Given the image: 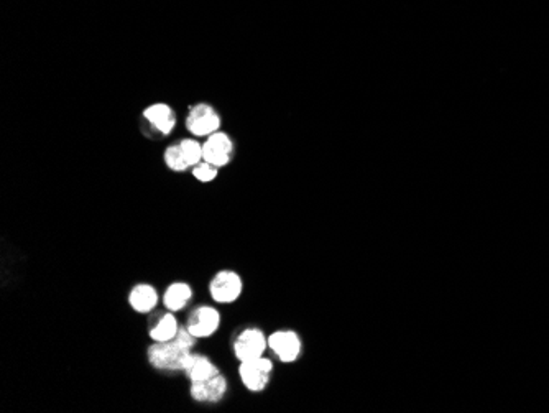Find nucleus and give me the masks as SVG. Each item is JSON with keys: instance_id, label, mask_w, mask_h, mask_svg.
I'll return each instance as SVG.
<instances>
[{"instance_id": "nucleus-14", "label": "nucleus", "mask_w": 549, "mask_h": 413, "mask_svg": "<svg viewBox=\"0 0 549 413\" xmlns=\"http://www.w3.org/2000/svg\"><path fill=\"white\" fill-rule=\"evenodd\" d=\"M179 330L176 318H174L171 313L162 316V320L157 323V326L152 328L150 331V337L157 342H163V341H169L176 336V333Z\"/></svg>"}, {"instance_id": "nucleus-2", "label": "nucleus", "mask_w": 549, "mask_h": 413, "mask_svg": "<svg viewBox=\"0 0 549 413\" xmlns=\"http://www.w3.org/2000/svg\"><path fill=\"white\" fill-rule=\"evenodd\" d=\"M273 371V362L267 357H255V359L242 361L239 367L242 384L252 392H260L267 387Z\"/></svg>"}, {"instance_id": "nucleus-8", "label": "nucleus", "mask_w": 549, "mask_h": 413, "mask_svg": "<svg viewBox=\"0 0 549 413\" xmlns=\"http://www.w3.org/2000/svg\"><path fill=\"white\" fill-rule=\"evenodd\" d=\"M268 347L282 362H293L301 354V340L294 331H277L268 337Z\"/></svg>"}, {"instance_id": "nucleus-10", "label": "nucleus", "mask_w": 549, "mask_h": 413, "mask_svg": "<svg viewBox=\"0 0 549 413\" xmlns=\"http://www.w3.org/2000/svg\"><path fill=\"white\" fill-rule=\"evenodd\" d=\"M184 372H186L188 379L191 382H203L221 374L217 367L206 356L201 354H191L186 367H184Z\"/></svg>"}, {"instance_id": "nucleus-15", "label": "nucleus", "mask_w": 549, "mask_h": 413, "mask_svg": "<svg viewBox=\"0 0 549 413\" xmlns=\"http://www.w3.org/2000/svg\"><path fill=\"white\" fill-rule=\"evenodd\" d=\"M181 147V152L184 155V160L189 167L198 165L199 162H203V145H199L196 140H191V138H186L179 143Z\"/></svg>"}, {"instance_id": "nucleus-13", "label": "nucleus", "mask_w": 549, "mask_h": 413, "mask_svg": "<svg viewBox=\"0 0 549 413\" xmlns=\"http://www.w3.org/2000/svg\"><path fill=\"white\" fill-rule=\"evenodd\" d=\"M193 297V290L188 283L176 282L167 288L163 297V305L168 311H179L188 305Z\"/></svg>"}, {"instance_id": "nucleus-6", "label": "nucleus", "mask_w": 549, "mask_h": 413, "mask_svg": "<svg viewBox=\"0 0 549 413\" xmlns=\"http://www.w3.org/2000/svg\"><path fill=\"white\" fill-rule=\"evenodd\" d=\"M234 153V143L227 133L214 132L207 137L203 145V160L212 163L214 167H226L231 162Z\"/></svg>"}, {"instance_id": "nucleus-11", "label": "nucleus", "mask_w": 549, "mask_h": 413, "mask_svg": "<svg viewBox=\"0 0 549 413\" xmlns=\"http://www.w3.org/2000/svg\"><path fill=\"white\" fill-rule=\"evenodd\" d=\"M128 301L131 306L138 313H148L152 311L158 303V293L152 285L147 283H140V285L133 287L131 295H128Z\"/></svg>"}, {"instance_id": "nucleus-1", "label": "nucleus", "mask_w": 549, "mask_h": 413, "mask_svg": "<svg viewBox=\"0 0 549 413\" xmlns=\"http://www.w3.org/2000/svg\"><path fill=\"white\" fill-rule=\"evenodd\" d=\"M198 337L188 328H179L176 336L169 341L157 342L148 347V361L159 371H184Z\"/></svg>"}, {"instance_id": "nucleus-4", "label": "nucleus", "mask_w": 549, "mask_h": 413, "mask_svg": "<svg viewBox=\"0 0 549 413\" xmlns=\"http://www.w3.org/2000/svg\"><path fill=\"white\" fill-rule=\"evenodd\" d=\"M268 346V340L265 335L257 328H247L243 330L234 342V352L239 361L255 359V357L263 356Z\"/></svg>"}, {"instance_id": "nucleus-7", "label": "nucleus", "mask_w": 549, "mask_h": 413, "mask_svg": "<svg viewBox=\"0 0 549 413\" xmlns=\"http://www.w3.org/2000/svg\"><path fill=\"white\" fill-rule=\"evenodd\" d=\"M219 325H221V315H219L216 308L199 306L189 316L186 328L194 337L201 340V337L212 336L217 331Z\"/></svg>"}, {"instance_id": "nucleus-9", "label": "nucleus", "mask_w": 549, "mask_h": 413, "mask_svg": "<svg viewBox=\"0 0 549 413\" xmlns=\"http://www.w3.org/2000/svg\"><path fill=\"white\" fill-rule=\"evenodd\" d=\"M227 381L222 374L214 376L212 379L203 382H191V397L196 402H207V404H216L226 395Z\"/></svg>"}, {"instance_id": "nucleus-17", "label": "nucleus", "mask_w": 549, "mask_h": 413, "mask_svg": "<svg viewBox=\"0 0 549 413\" xmlns=\"http://www.w3.org/2000/svg\"><path fill=\"white\" fill-rule=\"evenodd\" d=\"M193 175H194V178H196V180L203 181V183L212 181L214 178L217 176V167H214L212 163L203 160V162H199L198 165L193 167Z\"/></svg>"}, {"instance_id": "nucleus-3", "label": "nucleus", "mask_w": 549, "mask_h": 413, "mask_svg": "<svg viewBox=\"0 0 549 413\" xmlns=\"http://www.w3.org/2000/svg\"><path fill=\"white\" fill-rule=\"evenodd\" d=\"M212 300L216 303H234L242 293V278L232 270H222L216 273L209 285Z\"/></svg>"}, {"instance_id": "nucleus-5", "label": "nucleus", "mask_w": 549, "mask_h": 413, "mask_svg": "<svg viewBox=\"0 0 549 413\" xmlns=\"http://www.w3.org/2000/svg\"><path fill=\"white\" fill-rule=\"evenodd\" d=\"M186 127L194 136L209 137L211 133L219 131V127H221V117L217 116V112L214 111L211 106L199 104V106H194L191 107V111H189Z\"/></svg>"}, {"instance_id": "nucleus-16", "label": "nucleus", "mask_w": 549, "mask_h": 413, "mask_svg": "<svg viewBox=\"0 0 549 413\" xmlns=\"http://www.w3.org/2000/svg\"><path fill=\"white\" fill-rule=\"evenodd\" d=\"M164 163H167L173 172H184L186 168H189L186 160H184V155L181 152V147H179V143L178 145L168 147V150L164 152Z\"/></svg>"}, {"instance_id": "nucleus-12", "label": "nucleus", "mask_w": 549, "mask_h": 413, "mask_svg": "<svg viewBox=\"0 0 549 413\" xmlns=\"http://www.w3.org/2000/svg\"><path fill=\"white\" fill-rule=\"evenodd\" d=\"M143 116L162 133H169L173 131L174 124H176L174 112L167 104H153V106H150L147 111L143 112Z\"/></svg>"}]
</instances>
